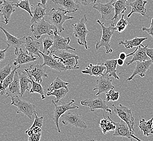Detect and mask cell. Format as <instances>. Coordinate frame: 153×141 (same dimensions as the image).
I'll return each instance as SVG.
<instances>
[{
	"mask_svg": "<svg viewBox=\"0 0 153 141\" xmlns=\"http://www.w3.org/2000/svg\"><path fill=\"white\" fill-rule=\"evenodd\" d=\"M0 29L3 31L6 35L7 38L6 44L8 45V46H9V47H14L15 48V54L16 56L19 52V48H20L22 45L25 44L26 37L24 36L22 38H18L10 34L7 30L3 28L2 27L0 26Z\"/></svg>",
	"mask_w": 153,
	"mask_h": 141,
	"instance_id": "cell-16",
	"label": "cell"
},
{
	"mask_svg": "<svg viewBox=\"0 0 153 141\" xmlns=\"http://www.w3.org/2000/svg\"><path fill=\"white\" fill-rule=\"evenodd\" d=\"M41 137V132L37 134H33L28 137V141H40Z\"/></svg>",
	"mask_w": 153,
	"mask_h": 141,
	"instance_id": "cell-46",
	"label": "cell"
},
{
	"mask_svg": "<svg viewBox=\"0 0 153 141\" xmlns=\"http://www.w3.org/2000/svg\"><path fill=\"white\" fill-rule=\"evenodd\" d=\"M80 104L89 108L91 112H94L96 110L101 109L104 111L108 112L109 114L112 115V111L109 109V106L106 105L105 100H104L100 98L86 99L80 102Z\"/></svg>",
	"mask_w": 153,
	"mask_h": 141,
	"instance_id": "cell-12",
	"label": "cell"
},
{
	"mask_svg": "<svg viewBox=\"0 0 153 141\" xmlns=\"http://www.w3.org/2000/svg\"><path fill=\"white\" fill-rule=\"evenodd\" d=\"M106 70V67L103 64H90L88 67L81 72L83 74H89L91 76H100L104 74L103 72Z\"/></svg>",
	"mask_w": 153,
	"mask_h": 141,
	"instance_id": "cell-24",
	"label": "cell"
},
{
	"mask_svg": "<svg viewBox=\"0 0 153 141\" xmlns=\"http://www.w3.org/2000/svg\"><path fill=\"white\" fill-rule=\"evenodd\" d=\"M31 130H32L34 134H39V133H41L42 132L41 128H40L39 126H36V127L33 128ZM27 131H28V130H27Z\"/></svg>",
	"mask_w": 153,
	"mask_h": 141,
	"instance_id": "cell-50",
	"label": "cell"
},
{
	"mask_svg": "<svg viewBox=\"0 0 153 141\" xmlns=\"http://www.w3.org/2000/svg\"><path fill=\"white\" fill-rule=\"evenodd\" d=\"M128 0H117L114 3L115 8V14L113 19V21L117 20L118 16L123 14L127 10V6H128Z\"/></svg>",
	"mask_w": 153,
	"mask_h": 141,
	"instance_id": "cell-30",
	"label": "cell"
},
{
	"mask_svg": "<svg viewBox=\"0 0 153 141\" xmlns=\"http://www.w3.org/2000/svg\"><path fill=\"white\" fill-rule=\"evenodd\" d=\"M52 2L56 5L62 6L68 13H74L79 8V4L74 0H52Z\"/></svg>",
	"mask_w": 153,
	"mask_h": 141,
	"instance_id": "cell-25",
	"label": "cell"
},
{
	"mask_svg": "<svg viewBox=\"0 0 153 141\" xmlns=\"http://www.w3.org/2000/svg\"><path fill=\"white\" fill-rule=\"evenodd\" d=\"M148 45L144 46L142 44L139 45L136 47L135 49V52L133 55V58L129 61L126 62V63L128 66L134 62H144L148 60H149L150 58L146 54V49L147 48Z\"/></svg>",
	"mask_w": 153,
	"mask_h": 141,
	"instance_id": "cell-20",
	"label": "cell"
},
{
	"mask_svg": "<svg viewBox=\"0 0 153 141\" xmlns=\"http://www.w3.org/2000/svg\"><path fill=\"white\" fill-rule=\"evenodd\" d=\"M19 1H21V0H19Z\"/></svg>",
	"mask_w": 153,
	"mask_h": 141,
	"instance_id": "cell-59",
	"label": "cell"
},
{
	"mask_svg": "<svg viewBox=\"0 0 153 141\" xmlns=\"http://www.w3.org/2000/svg\"><path fill=\"white\" fill-rule=\"evenodd\" d=\"M27 73L35 78L36 82L41 84L44 78H48V76L44 70L43 66L39 64H32L30 65L29 68H25Z\"/></svg>",
	"mask_w": 153,
	"mask_h": 141,
	"instance_id": "cell-14",
	"label": "cell"
},
{
	"mask_svg": "<svg viewBox=\"0 0 153 141\" xmlns=\"http://www.w3.org/2000/svg\"><path fill=\"white\" fill-rule=\"evenodd\" d=\"M112 106L115 114L121 118V120L126 123L131 132L134 134V118L132 114L131 109L121 104L118 105L112 104Z\"/></svg>",
	"mask_w": 153,
	"mask_h": 141,
	"instance_id": "cell-6",
	"label": "cell"
},
{
	"mask_svg": "<svg viewBox=\"0 0 153 141\" xmlns=\"http://www.w3.org/2000/svg\"><path fill=\"white\" fill-rule=\"evenodd\" d=\"M40 54L42 56L44 59V63L43 64H42L43 67L44 66H47L51 69L58 70L60 72L62 71L65 72L68 70V68L63 65L62 62H59L57 59H54L52 56H51V54L46 55L42 53L41 51H40Z\"/></svg>",
	"mask_w": 153,
	"mask_h": 141,
	"instance_id": "cell-15",
	"label": "cell"
},
{
	"mask_svg": "<svg viewBox=\"0 0 153 141\" xmlns=\"http://www.w3.org/2000/svg\"><path fill=\"white\" fill-rule=\"evenodd\" d=\"M103 116L104 118L100 120L99 123V126L103 134L105 135L111 131L115 130L116 129V125L109 116L108 117V119H107L104 115Z\"/></svg>",
	"mask_w": 153,
	"mask_h": 141,
	"instance_id": "cell-31",
	"label": "cell"
},
{
	"mask_svg": "<svg viewBox=\"0 0 153 141\" xmlns=\"http://www.w3.org/2000/svg\"><path fill=\"white\" fill-rule=\"evenodd\" d=\"M87 21L86 15H84L82 19L78 20L76 24H72L74 35L77 39L78 44L80 45L84 46L86 50L90 48L88 45L86 40V36L89 33V30H88L86 26Z\"/></svg>",
	"mask_w": 153,
	"mask_h": 141,
	"instance_id": "cell-3",
	"label": "cell"
},
{
	"mask_svg": "<svg viewBox=\"0 0 153 141\" xmlns=\"http://www.w3.org/2000/svg\"><path fill=\"white\" fill-rule=\"evenodd\" d=\"M148 38H140V37H135L133 39L128 40H126L125 41H121L119 42L118 45H122L124 46L127 49H130V48H133L134 47H137L139 45L142 44V43L143 41L147 40Z\"/></svg>",
	"mask_w": 153,
	"mask_h": 141,
	"instance_id": "cell-33",
	"label": "cell"
},
{
	"mask_svg": "<svg viewBox=\"0 0 153 141\" xmlns=\"http://www.w3.org/2000/svg\"><path fill=\"white\" fill-rule=\"evenodd\" d=\"M52 102L55 106V109L54 110V115H53V121L56 127V130L58 132L60 133L61 132L60 128H59V120L60 117L62 115L64 114L66 112L68 111L69 110H73V109H79V107L78 106L74 104L75 102V100L72 99L70 102L68 103H64L60 102V104H58V103H56L54 100H52Z\"/></svg>",
	"mask_w": 153,
	"mask_h": 141,
	"instance_id": "cell-7",
	"label": "cell"
},
{
	"mask_svg": "<svg viewBox=\"0 0 153 141\" xmlns=\"http://www.w3.org/2000/svg\"><path fill=\"white\" fill-rule=\"evenodd\" d=\"M96 1H97V0H94V3H96ZM95 3H94V4H95Z\"/></svg>",
	"mask_w": 153,
	"mask_h": 141,
	"instance_id": "cell-56",
	"label": "cell"
},
{
	"mask_svg": "<svg viewBox=\"0 0 153 141\" xmlns=\"http://www.w3.org/2000/svg\"><path fill=\"white\" fill-rule=\"evenodd\" d=\"M28 74V73H27ZM30 79V84H32V88L30 90V94H34V93H38L39 94H40L41 97V99H45L46 98L45 94L44 88L41 85V84L36 82V81L33 80L32 76L28 74Z\"/></svg>",
	"mask_w": 153,
	"mask_h": 141,
	"instance_id": "cell-35",
	"label": "cell"
},
{
	"mask_svg": "<svg viewBox=\"0 0 153 141\" xmlns=\"http://www.w3.org/2000/svg\"><path fill=\"white\" fill-rule=\"evenodd\" d=\"M52 56L54 59H57L59 62H62L63 61L71 58H75L77 59L80 58L79 56L74 53H70L66 50H56L54 52Z\"/></svg>",
	"mask_w": 153,
	"mask_h": 141,
	"instance_id": "cell-32",
	"label": "cell"
},
{
	"mask_svg": "<svg viewBox=\"0 0 153 141\" xmlns=\"http://www.w3.org/2000/svg\"><path fill=\"white\" fill-rule=\"evenodd\" d=\"M4 95L6 98L21 96L20 85L17 70L15 72L13 81L6 89Z\"/></svg>",
	"mask_w": 153,
	"mask_h": 141,
	"instance_id": "cell-22",
	"label": "cell"
},
{
	"mask_svg": "<svg viewBox=\"0 0 153 141\" xmlns=\"http://www.w3.org/2000/svg\"><path fill=\"white\" fill-rule=\"evenodd\" d=\"M14 6L16 7L20 8L21 9H24L25 10H26V12L29 13L30 16L31 17H32L33 15L32 13L31 7H32L33 6L30 5L29 0H21L20 1V3H16V4L14 3Z\"/></svg>",
	"mask_w": 153,
	"mask_h": 141,
	"instance_id": "cell-42",
	"label": "cell"
},
{
	"mask_svg": "<svg viewBox=\"0 0 153 141\" xmlns=\"http://www.w3.org/2000/svg\"><path fill=\"white\" fill-rule=\"evenodd\" d=\"M129 141H132V140H131V139H130V140H129Z\"/></svg>",
	"mask_w": 153,
	"mask_h": 141,
	"instance_id": "cell-58",
	"label": "cell"
},
{
	"mask_svg": "<svg viewBox=\"0 0 153 141\" xmlns=\"http://www.w3.org/2000/svg\"><path fill=\"white\" fill-rule=\"evenodd\" d=\"M3 4L2 7L0 9V13L4 18V21H1L4 24H7L9 22L10 16L15 11V7L14 3L10 1L2 0Z\"/></svg>",
	"mask_w": 153,
	"mask_h": 141,
	"instance_id": "cell-18",
	"label": "cell"
},
{
	"mask_svg": "<svg viewBox=\"0 0 153 141\" xmlns=\"http://www.w3.org/2000/svg\"><path fill=\"white\" fill-rule=\"evenodd\" d=\"M78 59L75 58H71L67 59L62 62L63 65L68 68V70H74V69H79V67L77 66L78 64Z\"/></svg>",
	"mask_w": 153,
	"mask_h": 141,
	"instance_id": "cell-40",
	"label": "cell"
},
{
	"mask_svg": "<svg viewBox=\"0 0 153 141\" xmlns=\"http://www.w3.org/2000/svg\"><path fill=\"white\" fill-rule=\"evenodd\" d=\"M9 47H10L9 46H8L5 50H0V62L3 61L4 60L5 56H6V52H7V50H8Z\"/></svg>",
	"mask_w": 153,
	"mask_h": 141,
	"instance_id": "cell-49",
	"label": "cell"
},
{
	"mask_svg": "<svg viewBox=\"0 0 153 141\" xmlns=\"http://www.w3.org/2000/svg\"><path fill=\"white\" fill-rule=\"evenodd\" d=\"M17 72L19 78L20 85V97H22V96H24L26 91H30L28 84L30 83L31 81L30 79V76L25 70H21L19 69L17 70Z\"/></svg>",
	"mask_w": 153,
	"mask_h": 141,
	"instance_id": "cell-26",
	"label": "cell"
},
{
	"mask_svg": "<svg viewBox=\"0 0 153 141\" xmlns=\"http://www.w3.org/2000/svg\"><path fill=\"white\" fill-rule=\"evenodd\" d=\"M76 3L82 6H88L91 3L94 4V0H76Z\"/></svg>",
	"mask_w": 153,
	"mask_h": 141,
	"instance_id": "cell-45",
	"label": "cell"
},
{
	"mask_svg": "<svg viewBox=\"0 0 153 141\" xmlns=\"http://www.w3.org/2000/svg\"><path fill=\"white\" fill-rule=\"evenodd\" d=\"M115 1H117V0H115Z\"/></svg>",
	"mask_w": 153,
	"mask_h": 141,
	"instance_id": "cell-60",
	"label": "cell"
},
{
	"mask_svg": "<svg viewBox=\"0 0 153 141\" xmlns=\"http://www.w3.org/2000/svg\"><path fill=\"white\" fill-rule=\"evenodd\" d=\"M146 54L152 60V65H153V48H149L147 47L146 49Z\"/></svg>",
	"mask_w": 153,
	"mask_h": 141,
	"instance_id": "cell-48",
	"label": "cell"
},
{
	"mask_svg": "<svg viewBox=\"0 0 153 141\" xmlns=\"http://www.w3.org/2000/svg\"><path fill=\"white\" fill-rule=\"evenodd\" d=\"M117 65L119 66H123L124 64V61L120 59V58H118L117 59Z\"/></svg>",
	"mask_w": 153,
	"mask_h": 141,
	"instance_id": "cell-52",
	"label": "cell"
},
{
	"mask_svg": "<svg viewBox=\"0 0 153 141\" xmlns=\"http://www.w3.org/2000/svg\"><path fill=\"white\" fill-rule=\"evenodd\" d=\"M20 66H18V67L14 68V69L12 70L10 73L9 74V75L7 76L3 80L1 87L0 88V94L1 96H3L5 94L6 89L8 88V87L9 86V85L13 81L15 72L20 68Z\"/></svg>",
	"mask_w": 153,
	"mask_h": 141,
	"instance_id": "cell-34",
	"label": "cell"
},
{
	"mask_svg": "<svg viewBox=\"0 0 153 141\" xmlns=\"http://www.w3.org/2000/svg\"><path fill=\"white\" fill-rule=\"evenodd\" d=\"M66 13L68 12L65 9L58 8L57 9H51L47 14L51 24L56 27L58 33H62L65 30L62 25L66 21L74 19L73 16L66 15Z\"/></svg>",
	"mask_w": 153,
	"mask_h": 141,
	"instance_id": "cell-2",
	"label": "cell"
},
{
	"mask_svg": "<svg viewBox=\"0 0 153 141\" xmlns=\"http://www.w3.org/2000/svg\"><path fill=\"white\" fill-rule=\"evenodd\" d=\"M11 105H15L18 108V110L16 111L17 114L23 113L30 119H32V115L36 112V105L21 99L20 96L11 97Z\"/></svg>",
	"mask_w": 153,
	"mask_h": 141,
	"instance_id": "cell-5",
	"label": "cell"
},
{
	"mask_svg": "<svg viewBox=\"0 0 153 141\" xmlns=\"http://www.w3.org/2000/svg\"><path fill=\"white\" fill-rule=\"evenodd\" d=\"M47 0H41V3L43 6H46Z\"/></svg>",
	"mask_w": 153,
	"mask_h": 141,
	"instance_id": "cell-53",
	"label": "cell"
},
{
	"mask_svg": "<svg viewBox=\"0 0 153 141\" xmlns=\"http://www.w3.org/2000/svg\"><path fill=\"white\" fill-rule=\"evenodd\" d=\"M139 128L143 132V135L146 136L153 135V117L149 121H146L143 118L140 121Z\"/></svg>",
	"mask_w": 153,
	"mask_h": 141,
	"instance_id": "cell-29",
	"label": "cell"
},
{
	"mask_svg": "<svg viewBox=\"0 0 153 141\" xmlns=\"http://www.w3.org/2000/svg\"><path fill=\"white\" fill-rule=\"evenodd\" d=\"M36 59V58L32 55H30L26 51H25L21 48H20L18 54L16 55V58L13 60V64L15 66L17 65L21 66L34 62Z\"/></svg>",
	"mask_w": 153,
	"mask_h": 141,
	"instance_id": "cell-21",
	"label": "cell"
},
{
	"mask_svg": "<svg viewBox=\"0 0 153 141\" xmlns=\"http://www.w3.org/2000/svg\"><path fill=\"white\" fill-rule=\"evenodd\" d=\"M34 115H35V119L34 121V123L32 124V125L30 127L29 129L27 130H30L32 129L33 128L36 127V126H39L40 128H41L42 125H43V119H44V117H39L37 115V112H36L34 113Z\"/></svg>",
	"mask_w": 153,
	"mask_h": 141,
	"instance_id": "cell-43",
	"label": "cell"
},
{
	"mask_svg": "<svg viewBox=\"0 0 153 141\" xmlns=\"http://www.w3.org/2000/svg\"><path fill=\"white\" fill-rule=\"evenodd\" d=\"M90 141H96V140H94V139H92V140H90Z\"/></svg>",
	"mask_w": 153,
	"mask_h": 141,
	"instance_id": "cell-55",
	"label": "cell"
},
{
	"mask_svg": "<svg viewBox=\"0 0 153 141\" xmlns=\"http://www.w3.org/2000/svg\"><path fill=\"white\" fill-rule=\"evenodd\" d=\"M114 123L116 125V129L115 132L113 134L114 136H120L122 137H126L130 140L133 138L135 139L137 141H144L139 139L138 137L134 135L132 132H131L129 126H128L126 123L121 120L119 123H116L114 122Z\"/></svg>",
	"mask_w": 153,
	"mask_h": 141,
	"instance_id": "cell-13",
	"label": "cell"
},
{
	"mask_svg": "<svg viewBox=\"0 0 153 141\" xmlns=\"http://www.w3.org/2000/svg\"><path fill=\"white\" fill-rule=\"evenodd\" d=\"M108 74H104L100 76V78L96 80V84L93 91L98 90L96 96H100L101 94L107 93L111 90H114L115 86L112 84V78H110Z\"/></svg>",
	"mask_w": 153,
	"mask_h": 141,
	"instance_id": "cell-11",
	"label": "cell"
},
{
	"mask_svg": "<svg viewBox=\"0 0 153 141\" xmlns=\"http://www.w3.org/2000/svg\"><path fill=\"white\" fill-rule=\"evenodd\" d=\"M3 4V1L2 0H0V5Z\"/></svg>",
	"mask_w": 153,
	"mask_h": 141,
	"instance_id": "cell-54",
	"label": "cell"
},
{
	"mask_svg": "<svg viewBox=\"0 0 153 141\" xmlns=\"http://www.w3.org/2000/svg\"><path fill=\"white\" fill-rule=\"evenodd\" d=\"M40 46L41 44L39 42L34 41L30 36L26 37L25 42V47L26 51L30 55H36L41 59V56L40 54Z\"/></svg>",
	"mask_w": 153,
	"mask_h": 141,
	"instance_id": "cell-19",
	"label": "cell"
},
{
	"mask_svg": "<svg viewBox=\"0 0 153 141\" xmlns=\"http://www.w3.org/2000/svg\"><path fill=\"white\" fill-rule=\"evenodd\" d=\"M69 84V82H66L62 80L59 78V77H56L53 82L47 88V90L48 92H51L54 90L59 89L61 88H68L67 86Z\"/></svg>",
	"mask_w": 153,
	"mask_h": 141,
	"instance_id": "cell-36",
	"label": "cell"
},
{
	"mask_svg": "<svg viewBox=\"0 0 153 141\" xmlns=\"http://www.w3.org/2000/svg\"><path fill=\"white\" fill-rule=\"evenodd\" d=\"M47 9L46 6H43L41 3H38L32 9L33 16L30 20V23L33 24L41 20L45 16L47 15V14L46 13V10Z\"/></svg>",
	"mask_w": 153,
	"mask_h": 141,
	"instance_id": "cell-27",
	"label": "cell"
},
{
	"mask_svg": "<svg viewBox=\"0 0 153 141\" xmlns=\"http://www.w3.org/2000/svg\"><path fill=\"white\" fill-rule=\"evenodd\" d=\"M53 46L50 48V54L56 52V50H76V48L70 46L69 43L70 42V39L69 37L64 38L59 35V33L58 31H56L53 34Z\"/></svg>",
	"mask_w": 153,
	"mask_h": 141,
	"instance_id": "cell-10",
	"label": "cell"
},
{
	"mask_svg": "<svg viewBox=\"0 0 153 141\" xmlns=\"http://www.w3.org/2000/svg\"><path fill=\"white\" fill-rule=\"evenodd\" d=\"M62 123L65 125L75 126L85 130L88 126L79 114L71 112H66L62 115Z\"/></svg>",
	"mask_w": 153,
	"mask_h": 141,
	"instance_id": "cell-9",
	"label": "cell"
},
{
	"mask_svg": "<svg viewBox=\"0 0 153 141\" xmlns=\"http://www.w3.org/2000/svg\"><path fill=\"white\" fill-rule=\"evenodd\" d=\"M152 65V62L150 59L144 62H136L135 68L133 71V74L126 80V82L133 80L136 75H139L142 78L144 77L146 72L150 68Z\"/></svg>",
	"mask_w": 153,
	"mask_h": 141,
	"instance_id": "cell-17",
	"label": "cell"
},
{
	"mask_svg": "<svg viewBox=\"0 0 153 141\" xmlns=\"http://www.w3.org/2000/svg\"><path fill=\"white\" fill-rule=\"evenodd\" d=\"M124 14H123L122 15L120 20L118 21L116 26H115L116 30L119 33H121L123 32L124 30H125L129 24V22L128 21L127 19H124Z\"/></svg>",
	"mask_w": 153,
	"mask_h": 141,
	"instance_id": "cell-41",
	"label": "cell"
},
{
	"mask_svg": "<svg viewBox=\"0 0 153 141\" xmlns=\"http://www.w3.org/2000/svg\"><path fill=\"white\" fill-rule=\"evenodd\" d=\"M97 23L100 25L102 30V36L100 41H97L96 45V49L98 50L100 47H104L105 49L106 54L112 53L113 50L110 45V41L112 35L116 30L114 22H112L109 26H104V23L100 20H96Z\"/></svg>",
	"mask_w": 153,
	"mask_h": 141,
	"instance_id": "cell-1",
	"label": "cell"
},
{
	"mask_svg": "<svg viewBox=\"0 0 153 141\" xmlns=\"http://www.w3.org/2000/svg\"><path fill=\"white\" fill-rule=\"evenodd\" d=\"M68 92V88H61L56 90H54L51 92H47L46 95L47 96H53L56 97L55 100L54 102L56 103H58L62 98H64L65 96Z\"/></svg>",
	"mask_w": 153,
	"mask_h": 141,
	"instance_id": "cell-37",
	"label": "cell"
},
{
	"mask_svg": "<svg viewBox=\"0 0 153 141\" xmlns=\"http://www.w3.org/2000/svg\"><path fill=\"white\" fill-rule=\"evenodd\" d=\"M1 15H0V22H1Z\"/></svg>",
	"mask_w": 153,
	"mask_h": 141,
	"instance_id": "cell-57",
	"label": "cell"
},
{
	"mask_svg": "<svg viewBox=\"0 0 153 141\" xmlns=\"http://www.w3.org/2000/svg\"><path fill=\"white\" fill-rule=\"evenodd\" d=\"M30 30L36 39H39L42 35H53L56 31H58L56 27L46 21L44 18L38 22L33 23L30 26Z\"/></svg>",
	"mask_w": 153,
	"mask_h": 141,
	"instance_id": "cell-4",
	"label": "cell"
},
{
	"mask_svg": "<svg viewBox=\"0 0 153 141\" xmlns=\"http://www.w3.org/2000/svg\"><path fill=\"white\" fill-rule=\"evenodd\" d=\"M42 45H43V50L42 53L46 55H49L50 54V49L51 47L53 46V40L50 37L45 36L42 39Z\"/></svg>",
	"mask_w": 153,
	"mask_h": 141,
	"instance_id": "cell-38",
	"label": "cell"
},
{
	"mask_svg": "<svg viewBox=\"0 0 153 141\" xmlns=\"http://www.w3.org/2000/svg\"><path fill=\"white\" fill-rule=\"evenodd\" d=\"M147 3V1L146 0H135L134 2L128 3V6L131 7V11L127 15V19L134 13H138L142 16H145L147 12V9L145 6Z\"/></svg>",
	"mask_w": 153,
	"mask_h": 141,
	"instance_id": "cell-23",
	"label": "cell"
},
{
	"mask_svg": "<svg viewBox=\"0 0 153 141\" xmlns=\"http://www.w3.org/2000/svg\"><path fill=\"white\" fill-rule=\"evenodd\" d=\"M13 62L9 63L6 65L4 67L2 68L0 70V88L1 87L2 84L4 79L12 72V68L13 66Z\"/></svg>",
	"mask_w": 153,
	"mask_h": 141,
	"instance_id": "cell-39",
	"label": "cell"
},
{
	"mask_svg": "<svg viewBox=\"0 0 153 141\" xmlns=\"http://www.w3.org/2000/svg\"><path fill=\"white\" fill-rule=\"evenodd\" d=\"M104 65L106 67V71L105 74H109L110 76H112L116 79H120L119 76L117 75L116 68L117 65V59H108L105 60Z\"/></svg>",
	"mask_w": 153,
	"mask_h": 141,
	"instance_id": "cell-28",
	"label": "cell"
},
{
	"mask_svg": "<svg viewBox=\"0 0 153 141\" xmlns=\"http://www.w3.org/2000/svg\"><path fill=\"white\" fill-rule=\"evenodd\" d=\"M127 54H126V53H124V52H122V53L120 54L119 58H120V59L124 61L127 58Z\"/></svg>",
	"mask_w": 153,
	"mask_h": 141,
	"instance_id": "cell-51",
	"label": "cell"
},
{
	"mask_svg": "<svg viewBox=\"0 0 153 141\" xmlns=\"http://www.w3.org/2000/svg\"><path fill=\"white\" fill-rule=\"evenodd\" d=\"M120 98V93L118 92H115V91H113L111 98H110V101L112 102H115L118 100Z\"/></svg>",
	"mask_w": 153,
	"mask_h": 141,
	"instance_id": "cell-47",
	"label": "cell"
},
{
	"mask_svg": "<svg viewBox=\"0 0 153 141\" xmlns=\"http://www.w3.org/2000/svg\"><path fill=\"white\" fill-rule=\"evenodd\" d=\"M142 30L143 32H146L149 35L152 36L153 39V18L152 19V22L149 28H146L145 27H142Z\"/></svg>",
	"mask_w": 153,
	"mask_h": 141,
	"instance_id": "cell-44",
	"label": "cell"
},
{
	"mask_svg": "<svg viewBox=\"0 0 153 141\" xmlns=\"http://www.w3.org/2000/svg\"><path fill=\"white\" fill-rule=\"evenodd\" d=\"M115 0H111L107 3H95L93 8L96 9L101 14L102 22H104L106 20H113L115 14L114 3Z\"/></svg>",
	"mask_w": 153,
	"mask_h": 141,
	"instance_id": "cell-8",
	"label": "cell"
}]
</instances>
